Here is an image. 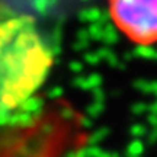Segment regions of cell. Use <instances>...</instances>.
I'll list each match as a JSON object with an SVG mask.
<instances>
[{
    "instance_id": "1",
    "label": "cell",
    "mask_w": 157,
    "mask_h": 157,
    "mask_svg": "<svg viewBox=\"0 0 157 157\" xmlns=\"http://www.w3.org/2000/svg\"><path fill=\"white\" fill-rule=\"evenodd\" d=\"M52 66L54 52L32 17L0 19V122L34 99Z\"/></svg>"
},
{
    "instance_id": "2",
    "label": "cell",
    "mask_w": 157,
    "mask_h": 157,
    "mask_svg": "<svg viewBox=\"0 0 157 157\" xmlns=\"http://www.w3.org/2000/svg\"><path fill=\"white\" fill-rule=\"evenodd\" d=\"M108 15L117 31L132 45H157V0H106Z\"/></svg>"
}]
</instances>
